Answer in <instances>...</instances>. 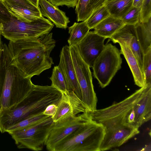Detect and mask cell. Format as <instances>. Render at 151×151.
Here are the masks:
<instances>
[{"label": "cell", "mask_w": 151, "mask_h": 151, "mask_svg": "<svg viewBox=\"0 0 151 151\" xmlns=\"http://www.w3.org/2000/svg\"><path fill=\"white\" fill-rule=\"evenodd\" d=\"M55 43L52 33L50 32L37 38L9 41L7 46L18 68L31 78L50 68L54 64L50 55Z\"/></svg>", "instance_id": "cell-1"}, {"label": "cell", "mask_w": 151, "mask_h": 151, "mask_svg": "<svg viewBox=\"0 0 151 151\" xmlns=\"http://www.w3.org/2000/svg\"><path fill=\"white\" fill-rule=\"evenodd\" d=\"M18 67L7 45L3 44L0 66V111L14 108L34 84Z\"/></svg>", "instance_id": "cell-2"}, {"label": "cell", "mask_w": 151, "mask_h": 151, "mask_svg": "<svg viewBox=\"0 0 151 151\" xmlns=\"http://www.w3.org/2000/svg\"><path fill=\"white\" fill-rule=\"evenodd\" d=\"M62 93L52 86L34 85L27 96L14 109L0 111V132L30 116L43 112L49 105H57Z\"/></svg>", "instance_id": "cell-3"}, {"label": "cell", "mask_w": 151, "mask_h": 151, "mask_svg": "<svg viewBox=\"0 0 151 151\" xmlns=\"http://www.w3.org/2000/svg\"><path fill=\"white\" fill-rule=\"evenodd\" d=\"M54 24L43 16L31 22L22 21L13 16L0 1V31L9 41L15 42L29 38H37L49 33Z\"/></svg>", "instance_id": "cell-4"}, {"label": "cell", "mask_w": 151, "mask_h": 151, "mask_svg": "<svg viewBox=\"0 0 151 151\" xmlns=\"http://www.w3.org/2000/svg\"><path fill=\"white\" fill-rule=\"evenodd\" d=\"M144 88V87L141 88L124 100L106 108L88 111L91 120L101 124L105 133L129 125L127 123V117L141 96Z\"/></svg>", "instance_id": "cell-5"}, {"label": "cell", "mask_w": 151, "mask_h": 151, "mask_svg": "<svg viewBox=\"0 0 151 151\" xmlns=\"http://www.w3.org/2000/svg\"><path fill=\"white\" fill-rule=\"evenodd\" d=\"M104 126L91 120L55 148L54 151H100Z\"/></svg>", "instance_id": "cell-6"}, {"label": "cell", "mask_w": 151, "mask_h": 151, "mask_svg": "<svg viewBox=\"0 0 151 151\" xmlns=\"http://www.w3.org/2000/svg\"><path fill=\"white\" fill-rule=\"evenodd\" d=\"M53 123L50 116L29 127L8 133L18 148L40 151L43 148Z\"/></svg>", "instance_id": "cell-7"}, {"label": "cell", "mask_w": 151, "mask_h": 151, "mask_svg": "<svg viewBox=\"0 0 151 151\" xmlns=\"http://www.w3.org/2000/svg\"><path fill=\"white\" fill-rule=\"evenodd\" d=\"M120 50L109 43L96 59L92 67L93 76L101 87L104 88L110 83L121 68L122 60Z\"/></svg>", "instance_id": "cell-8"}, {"label": "cell", "mask_w": 151, "mask_h": 151, "mask_svg": "<svg viewBox=\"0 0 151 151\" xmlns=\"http://www.w3.org/2000/svg\"><path fill=\"white\" fill-rule=\"evenodd\" d=\"M69 46L81 92V100L88 111H93L97 109V99L94 89L90 67L82 58L76 45Z\"/></svg>", "instance_id": "cell-9"}, {"label": "cell", "mask_w": 151, "mask_h": 151, "mask_svg": "<svg viewBox=\"0 0 151 151\" xmlns=\"http://www.w3.org/2000/svg\"><path fill=\"white\" fill-rule=\"evenodd\" d=\"M91 120L87 112L54 123L45 143L47 150L54 151L57 146L73 135Z\"/></svg>", "instance_id": "cell-10"}, {"label": "cell", "mask_w": 151, "mask_h": 151, "mask_svg": "<svg viewBox=\"0 0 151 151\" xmlns=\"http://www.w3.org/2000/svg\"><path fill=\"white\" fill-rule=\"evenodd\" d=\"M88 111L81 100L73 91H67L62 93L55 114L52 117L55 123Z\"/></svg>", "instance_id": "cell-11"}, {"label": "cell", "mask_w": 151, "mask_h": 151, "mask_svg": "<svg viewBox=\"0 0 151 151\" xmlns=\"http://www.w3.org/2000/svg\"><path fill=\"white\" fill-rule=\"evenodd\" d=\"M106 39L93 31H89L76 45L82 58L90 67H92L96 59L104 50Z\"/></svg>", "instance_id": "cell-12"}, {"label": "cell", "mask_w": 151, "mask_h": 151, "mask_svg": "<svg viewBox=\"0 0 151 151\" xmlns=\"http://www.w3.org/2000/svg\"><path fill=\"white\" fill-rule=\"evenodd\" d=\"M110 40L114 43H117L120 45L129 47L136 57L143 73L144 54L137 37L135 25L125 24L109 38Z\"/></svg>", "instance_id": "cell-13"}, {"label": "cell", "mask_w": 151, "mask_h": 151, "mask_svg": "<svg viewBox=\"0 0 151 151\" xmlns=\"http://www.w3.org/2000/svg\"><path fill=\"white\" fill-rule=\"evenodd\" d=\"M138 128L124 125L106 132L100 146V151L121 146L139 133Z\"/></svg>", "instance_id": "cell-14"}, {"label": "cell", "mask_w": 151, "mask_h": 151, "mask_svg": "<svg viewBox=\"0 0 151 151\" xmlns=\"http://www.w3.org/2000/svg\"><path fill=\"white\" fill-rule=\"evenodd\" d=\"M58 65L65 78L68 90L73 92L81 100V92L77 79L69 46L65 45L61 50Z\"/></svg>", "instance_id": "cell-15"}, {"label": "cell", "mask_w": 151, "mask_h": 151, "mask_svg": "<svg viewBox=\"0 0 151 151\" xmlns=\"http://www.w3.org/2000/svg\"><path fill=\"white\" fill-rule=\"evenodd\" d=\"M134 126L139 128L151 118V83L144 86L142 95L133 107Z\"/></svg>", "instance_id": "cell-16"}, {"label": "cell", "mask_w": 151, "mask_h": 151, "mask_svg": "<svg viewBox=\"0 0 151 151\" xmlns=\"http://www.w3.org/2000/svg\"><path fill=\"white\" fill-rule=\"evenodd\" d=\"M42 15L46 17L57 28L65 29L70 22L65 13L47 0H39Z\"/></svg>", "instance_id": "cell-17"}, {"label": "cell", "mask_w": 151, "mask_h": 151, "mask_svg": "<svg viewBox=\"0 0 151 151\" xmlns=\"http://www.w3.org/2000/svg\"><path fill=\"white\" fill-rule=\"evenodd\" d=\"M121 54L125 59L132 73L135 84L140 87L145 85V78L134 55L128 47L120 45Z\"/></svg>", "instance_id": "cell-18"}, {"label": "cell", "mask_w": 151, "mask_h": 151, "mask_svg": "<svg viewBox=\"0 0 151 151\" xmlns=\"http://www.w3.org/2000/svg\"><path fill=\"white\" fill-rule=\"evenodd\" d=\"M8 11L19 20L31 22L36 20L42 15L40 11H35L19 5L2 0Z\"/></svg>", "instance_id": "cell-19"}, {"label": "cell", "mask_w": 151, "mask_h": 151, "mask_svg": "<svg viewBox=\"0 0 151 151\" xmlns=\"http://www.w3.org/2000/svg\"><path fill=\"white\" fill-rule=\"evenodd\" d=\"M124 25L121 19L116 18L110 15L93 29L95 33L106 39L111 37Z\"/></svg>", "instance_id": "cell-20"}, {"label": "cell", "mask_w": 151, "mask_h": 151, "mask_svg": "<svg viewBox=\"0 0 151 151\" xmlns=\"http://www.w3.org/2000/svg\"><path fill=\"white\" fill-rule=\"evenodd\" d=\"M137 37L144 54L151 48V18L145 22L135 25Z\"/></svg>", "instance_id": "cell-21"}, {"label": "cell", "mask_w": 151, "mask_h": 151, "mask_svg": "<svg viewBox=\"0 0 151 151\" xmlns=\"http://www.w3.org/2000/svg\"><path fill=\"white\" fill-rule=\"evenodd\" d=\"M133 0H112L106 5L110 15L121 19L132 6Z\"/></svg>", "instance_id": "cell-22"}, {"label": "cell", "mask_w": 151, "mask_h": 151, "mask_svg": "<svg viewBox=\"0 0 151 151\" xmlns=\"http://www.w3.org/2000/svg\"><path fill=\"white\" fill-rule=\"evenodd\" d=\"M68 29L70 36L68 42L69 46L76 45L90 30L85 21L80 23L75 22Z\"/></svg>", "instance_id": "cell-23"}, {"label": "cell", "mask_w": 151, "mask_h": 151, "mask_svg": "<svg viewBox=\"0 0 151 151\" xmlns=\"http://www.w3.org/2000/svg\"><path fill=\"white\" fill-rule=\"evenodd\" d=\"M49 116L45 115L43 112L30 116L9 127L6 131L9 133L29 127L45 119Z\"/></svg>", "instance_id": "cell-24"}, {"label": "cell", "mask_w": 151, "mask_h": 151, "mask_svg": "<svg viewBox=\"0 0 151 151\" xmlns=\"http://www.w3.org/2000/svg\"><path fill=\"white\" fill-rule=\"evenodd\" d=\"M50 79L52 81L51 86L56 88L62 93L68 91L65 77L58 66L54 67Z\"/></svg>", "instance_id": "cell-25"}, {"label": "cell", "mask_w": 151, "mask_h": 151, "mask_svg": "<svg viewBox=\"0 0 151 151\" xmlns=\"http://www.w3.org/2000/svg\"><path fill=\"white\" fill-rule=\"evenodd\" d=\"M109 15L106 5H104L94 11L85 21L91 29Z\"/></svg>", "instance_id": "cell-26"}, {"label": "cell", "mask_w": 151, "mask_h": 151, "mask_svg": "<svg viewBox=\"0 0 151 151\" xmlns=\"http://www.w3.org/2000/svg\"><path fill=\"white\" fill-rule=\"evenodd\" d=\"M90 0H78L75 9L78 22L86 21L92 13L93 9L90 4Z\"/></svg>", "instance_id": "cell-27"}, {"label": "cell", "mask_w": 151, "mask_h": 151, "mask_svg": "<svg viewBox=\"0 0 151 151\" xmlns=\"http://www.w3.org/2000/svg\"><path fill=\"white\" fill-rule=\"evenodd\" d=\"M141 8L132 6L121 18L125 24L135 25L140 22Z\"/></svg>", "instance_id": "cell-28"}, {"label": "cell", "mask_w": 151, "mask_h": 151, "mask_svg": "<svg viewBox=\"0 0 151 151\" xmlns=\"http://www.w3.org/2000/svg\"><path fill=\"white\" fill-rule=\"evenodd\" d=\"M142 68L146 85L151 83V48L144 55Z\"/></svg>", "instance_id": "cell-29"}, {"label": "cell", "mask_w": 151, "mask_h": 151, "mask_svg": "<svg viewBox=\"0 0 151 151\" xmlns=\"http://www.w3.org/2000/svg\"><path fill=\"white\" fill-rule=\"evenodd\" d=\"M151 18V0H143L141 8L140 22H146Z\"/></svg>", "instance_id": "cell-30"}, {"label": "cell", "mask_w": 151, "mask_h": 151, "mask_svg": "<svg viewBox=\"0 0 151 151\" xmlns=\"http://www.w3.org/2000/svg\"><path fill=\"white\" fill-rule=\"evenodd\" d=\"M79 0H48L56 6H66L69 8L76 7Z\"/></svg>", "instance_id": "cell-31"}, {"label": "cell", "mask_w": 151, "mask_h": 151, "mask_svg": "<svg viewBox=\"0 0 151 151\" xmlns=\"http://www.w3.org/2000/svg\"><path fill=\"white\" fill-rule=\"evenodd\" d=\"M14 3L35 11H40V7L37 8L32 5L28 0H4Z\"/></svg>", "instance_id": "cell-32"}, {"label": "cell", "mask_w": 151, "mask_h": 151, "mask_svg": "<svg viewBox=\"0 0 151 151\" xmlns=\"http://www.w3.org/2000/svg\"><path fill=\"white\" fill-rule=\"evenodd\" d=\"M57 109V105L52 104L48 105L43 112L44 114L49 116H53L55 114Z\"/></svg>", "instance_id": "cell-33"}, {"label": "cell", "mask_w": 151, "mask_h": 151, "mask_svg": "<svg viewBox=\"0 0 151 151\" xmlns=\"http://www.w3.org/2000/svg\"><path fill=\"white\" fill-rule=\"evenodd\" d=\"M143 0H133L132 6L141 8Z\"/></svg>", "instance_id": "cell-34"}, {"label": "cell", "mask_w": 151, "mask_h": 151, "mask_svg": "<svg viewBox=\"0 0 151 151\" xmlns=\"http://www.w3.org/2000/svg\"><path fill=\"white\" fill-rule=\"evenodd\" d=\"M28 1L34 6L38 8L39 7V0H28Z\"/></svg>", "instance_id": "cell-35"}, {"label": "cell", "mask_w": 151, "mask_h": 151, "mask_svg": "<svg viewBox=\"0 0 151 151\" xmlns=\"http://www.w3.org/2000/svg\"><path fill=\"white\" fill-rule=\"evenodd\" d=\"M2 52V49L0 48V66L1 65V59Z\"/></svg>", "instance_id": "cell-36"}, {"label": "cell", "mask_w": 151, "mask_h": 151, "mask_svg": "<svg viewBox=\"0 0 151 151\" xmlns=\"http://www.w3.org/2000/svg\"><path fill=\"white\" fill-rule=\"evenodd\" d=\"M3 44L1 40V39H0V48L2 49V46Z\"/></svg>", "instance_id": "cell-37"}, {"label": "cell", "mask_w": 151, "mask_h": 151, "mask_svg": "<svg viewBox=\"0 0 151 151\" xmlns=\"http://www.w3.org/2000/svg\"><path fill=\"white\" fill-rule=\"evenodd\" d=\"M1 32L0 31V39H1Z\"/></svg>", "instance_id": "cell-38"}, {"label": "cell", "mask_w": 151, "mask_h": 151, "mask_svg": "<svg viewBox=\"0 0 151 151\" xmlns=\"http://www.w3.org/2000/svg\"><path fill=\"white\" fill-rule=\"evenodd\" d=\"M112 0H108V1H107V2H107H109V1H112Z\"/></svg>", "instance_id": "cell-39"}, {"label": "cell", "mask_w": 151, "mask_h": 151, "mask_svg": "<svg viewBox=\"0 0 151 151\" xmlns=\"http://www.w3.org/2000/svg\"><path fill=\"white\" fill-rule=\"evenodd\" d=\"M2 0H0V1H2Z\"/></svg>", "instance_id": "cell-40"}]
</instances>
